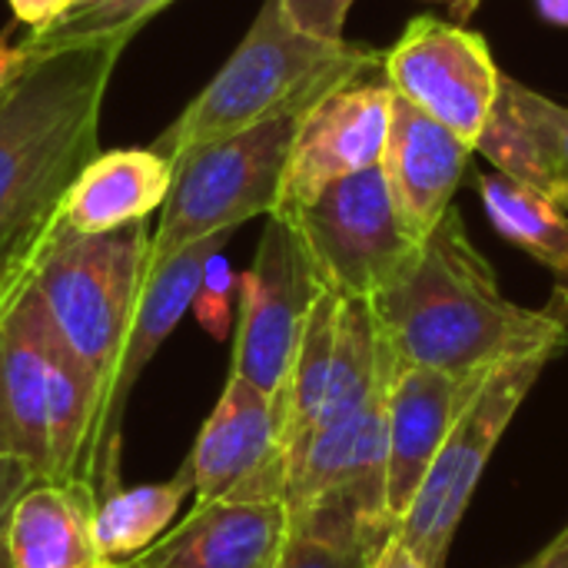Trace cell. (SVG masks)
Segmentation results:
<instances>
[{
	"instance_id": "cell-1",
	"label": "cell",
	"mask_w": 568,
	"mask_h": 568,
	"mask_svg": "<svg viewBox=\"0 0 568 568\" xmlns=\"http://www.w3.org/2000/svg\"><path fill=\"white\" fill-rule=\"evenodd\" d=\"M369 306L396 366L483 376L523 356H559L568 346V290L556 286L542 310L506 300L453 206Z\"/></svg>"
},
{
	"instance_id": "cell-2",
	"label": "cell",
	"mask_w": 568,
	"mask_h": 568,
	"mask_svg": "<svg viewBox=\"0 0 568 568\" xmlns=\"http://www.w3.org/2000/svg\"><path fill=\"white\" fill-rule=\"evenodd\" d=\"M123 47L37 57L0 93V263L40 253L77 173L100 153V116Z\"/></svg>"
},
{
	"instance_id": "cell-3",
	"label": "cell",
	"mask_w": 568,
	"mask_h": 568,
	"mask_svg": "<svg viewBox=\"0 0 568 568\" xmlns=\"http://www.w3.org/2000/svg\"><path fill=\"white\" fill-rule=\"evenodd\" d=\"M383 70V53L366 43L320 40L303 33L280 7L263 0L223 70L150 143L176 163L196 146L233 136L276 116H300L349 80Z\"/></svg>"
},
{
	"instance_id": "cell-4",
	"label": "cell",
	"mask_w": 568,
	"mask_h": 568,
	"mask_svg": "<svg viewBox=\"0 0 568 568\" xmlns=\"http://www.w3.org/2000/svg\"><path fill=\"white\" fill-rule=\"evenodd\" d=\"M146 260V220L110 233H73L60 220L33 273V286L43 300L50 326L93 376L100 403L110 389L123 339L133 323Z\"/></svg>"
},
{
	"instance_id": "cell-5",
	"label": "cell",
	"mask_w": 568,
	"mask_h": 568,
	"mask_svg": "<svg viewBox=\"0 0 568 568\" xmlns=\"http://www.w3.org/2000/svg\"><path fill=\"white\" fill-rule=\"evenodd\" d=\"M300 116L256 123L176 160L160 226L150 233V260H170L203 236L233 233L246 220L270 216L280 206Z\"/></svg>"
},
{
	"instance_id": "cell-6",
	"label": "cell",
	"mask_w": 568,
	"mask_h": 568,
	"mask_svg": "<svg viewBox=\"0 0 568 568\" xmlns=\"http://www.w3.org/2000/svg\"><path fill=\"white\" fill-rule=\"evenodd\" d=\"M552 359V353H536L489 369V376L459 413L419 493L393 529L399 542L426 568H446L453 536L473 503L493 449L499 446L513 416Z\"/></svg>"
},
{
	"instance_id": "cell-7",
	"label": "cell",
	"mask_w": 568,
	"mask_h": 568,
	"mask_svg": "<svg viewBox=\"0 0 568 568\" xmlns=\"http://www.w3.org/2000/svg\"><path fill=\"white\" fill-rule=\"evenodd\" d=\"M276 213L296 230L320 286L339 300H373L419 250L399 223L379 166L343 176L313 200Z\"/></svg>"
},
{
	"instance_id": "cell-8",
	"label": "cell",
	"mask_w": 568,
	"mask_h": 568,
	"mask_svg": "<svg viewBox=\"0 0 568 568\" xmlns=\"http://www.w3.org/2000/svg\"><path fill=\"white\" fill-rule=\"evenodd\" d=\"M323 293L296 230L270 213L253 266L240 276V329L233 346V376L253 383L280 403L306 316Z\"/></svg>"
},
{
	"instance_id": "cell-9",
	"label": "cell",
	"mask_w": 568,
	"mask_h": 568,
	"mask_svg": "<svg viewBox=\"0 0 568 568\" xmlns=\"http://www.w3.org/2000/svg\"><path fill=\"white\" fill-rule=\"evenodd\" d=\"M383 80L396 97L409 100L476 150L503 70L483 33L423 13L413 17L383 53Z\"/></svg>"
},
{
	"instance_id": "cell-10",
	"label": "cell",
	"mask_w": 568,
	"mask_h": 568,
	"mask_svg": "<svg viewBox=\"0 0 568 568\" xmlns=\"http://www.w3.org/2000/svg\"><path fill=\"white\" fill-rule=\"evenodd\" d=\"M233 233H213L186 250H180L170 260H146V276L140 286V300L133 310L130 333L123 339L110 389L100 403L93 436H90V456H87V483L93 486L97 499L106 496L123 483L120 476V456H123V419L130 396L160 353V346L170 339V333L180 326L186 310H193V300L200 293L206 263L223 253L226 240Z\"/></svg>"
},
{
	"instance_id": "cell-11",
	"label": "cell",
	"mask_w": 568,
	"mask_h": 568,
	"mask_svg": "<svg viewBox=\"0 0 568 568\" xmlns=\"http://www.w3.org/2000/svg\"><path fill=\"white\" fill-rule=\"evenodd\" d=\"M196 506L223 499H283L286 453L280 403L230 373L186 459Z\"/></svg>"
},
{
	"instance_id": "cell-12",
	"label": "cell",
	"mask_w": 568,
	"mask_h": 568,
	"mask_svg": "<svg viewBox=\"0 0 568 568\" xmlns=\"http://www.w3.org/2000/svg\"><path fill=\"white\" fill-rule=\"evenodd\" d=\"M393 87L369 73L316 100L300 116L276 210H293L329 183L379 166L393 120Z\"/></svg>"
},
{
	"instance_id": "cell-13",
	"label": "cell",
	"mask_w": 568,
	"mask_h": 568,
	"mask_svg": "<svg viewBox=\"0 0 568 568\" xmlns=\"http://www.w3.org/2000/svg\"><path fill=\"white\" fill-rule=\"evenodd\" d=\"M483 376L396 366L386 393V516L396 526Z\"/></svg>"
},
{
	"instance_id": "cell-14",
	"label": "cell",
	"mask_w": 568,
	"mask_h": 568,
	"mask_svg": "<svg viewBox=\"0 0 568 568\" xmlns=\"http://www.w3.org/2000/svg\"><path fill=\"white\" fill-rule=\"evenodd\" d=\"M473 146L449 126L393 97V120L379 160L386 190L406 233L423 243L453 206V193L473 160Z\"/></svg>"
},
{
	"instance_id": "cell-15",
	"label": "cell",
	"mask_w": 568,
	"mask_h": 568,
	"mask_svg": "<svg viewBox=\"0 0 568 568\" xmlns=\"http://www.w3.org/2000/svg\"><path fill=\"white\" fill-rule=\"evenodd\" d=\"M47 363L50 316L30 280L0 306V453L27 463L40 479H50Z\"/></svg>"
},
{
	"instance_id": "cell-16",
	"label": "cell",
	"mask_w": 568,
	"mask_h": 568,
	"mask_svg": "<svg viewBox=\"0 0 568 568\" xmlns=\"http://www.w3.org/2000/svg\"><path fill=\"white\" fill-rule=\"evenodd\" d=\"M286 536L283 499L206 503L126 568H273Z\"/></svg>"
},
{
	"instance_id": "cell-17",
	"label": "cell",
	"mask_w": 568,
	"mask_h": 568,
	"mask_svg": "<svg viewBox=\"0 0 568 568\" xmlns=\"http://www.w3.org/2000/svg\"><path fill=\"white\" fill-rule=\"evenodd\" d=\"M476 150L568 213V106L503 73Z\"/></svg>"
},
{
	"instance_id": "cell-18",
	"label": "cell",
	"mask_w": 568,
	"mask_h": 568,
	"mask_svg": "<svg viewBox=\"0 0 568 568\" xmlns=\"http://www.w3.org/2000/svg\"><path fill=\"white\" fill-rule=\"evenodd\" d=\"M93 486L37 479L0 532V568H106L93 542Z\"/></svg>"
},
{
	"instance_id": "cell-19",
	"label": "cell",
	"mask_w": 568,
	"mask_h": 568,
	"mask_svg": "<svg viewBox=\"0 0 568 568\" xmlns=\"http://www.w3.org/2000/svg\"><path fill=\"white\" fill-rule=\"evenodd\" d=\"M173 186V163L150 146L97 153L63 196V226L73 233H110L150 220Z\"/></svg>"
},
{
	"instance_id": "cell-20",
	"label": "cell",
	"mask_w": 568,
	"mask_h": 568,
	"mask_svg": "<svg viewBox=\"0 0 568 568\" xmlns=\"http://www.w3.org/2000/svg\"><path fill=\"white\" fill-rule=\"evenodd\" d=\"M193 493L190 469H183L160 483L116 486L97 499L93 513V542L100 562L106 568H126L143 552H150L180 516L186 496Z\"/></svg>"
},
{
	"instance_id": "cell-21",
	"label": "cell",
	"mask_w": 568,
	"mask_h": 568,
	"mask_svg": "<svg viewBox=\"0 0 568 568\" xmlns=\"http://www.w3.org/2000/svg\"><path fill=\"white\" fill-rule=\"evenodd\" d=\"M97 403L100 396H97L93 376L50 326V363H47L50 479L87 483V456H90V436L97 423Z\"/></svg>"
},
{
	"instance_id": "cell-22",
	"label": "cell",
	"mask_w": 568,
	"mask_h": 568,
	"mask_svg": "<svg viewBox=\"0 0 568 568\" xmlns=\"http://www.w3.org/2000/svg\"><path fill=\"white\" fill-rule=\"evenodd\" d=\"M479 196L499 236L542 263L556 276V286L568 290L566 210L499 170L479 176Z\"/></svg>"
},
{
	"instance_id": "cell-23",
	"label": "cell",
	"mask_w": 568,
	"mask_h": 568,
	"mask_svg": "<svg viewBox=\"0 0 568 568\" xmlns=\"http://www.w3.org/2000/svg\"><path fill=\"white\" fill-rule=\"evenodd\" d=\"M393 529L363 523L346 506H313L290 516V536L273 568H369Z\"/></svg>"
},
{
	"instance_id": "cell-24",
	"label": "cell",
	"mask_w": 568,
	"mask_h": 568,
	"mask_svg": "<svg viewBox=\"0 0 568 568\" xmlns=\"http://www.w3.org/2000/svg\"><path fill=\"white\" fill-rule=\"evenodd\" d=\"M173 0H77L57 20L30 30L20 43L30 60L73 47H126L133 33Z\"/></svg>"
},
{
	"instance_id": "cell-25",
	"label": "cell",
	"mask_w": 568,
	"mask_h": 568,
	"mask_svg": "<svg viewBox=\"0 0 568 568\" xmlns=\"http://www.w3.org/2000/svg\"><path fill=\"white\" fill-rule=\"evenodd\" d=\"M356 0H280L283 13L310 37L346 40V17Z\"/></svg>"
},
{
	"instance_id": "cell-26",
	"label": "cell",
	"mask_w": 568,
	"mask_h": 568,
	"mask_svg": "<svg viewBox=\"0 0 568 568\" xmlns=\"http://www.w3.org/2000/svg\"><path fill=\"white\" fill-rule=\"evenodd\" d=\"M236 280L230 276L223 256H213L206 263V273H203V283H200V293L193 300V310L200 313V323L213 333V336H226V326H230V286Z\"/></svg>"
},
{
	"instance_id": "cell-27",
	"label": "cell",
	"mask_w": 568,
	"mask_h": 568,
	"mask_svg": "<svg viewBox=\"0 0 568 568\" xmlns=\"http://www.w3.org/2000/svg\"><path fill=\"white\" fill-rule=\"evenodd\" d=\"M37 479H40V476H37L27 463H20L17 456L0 453V532H3V526H7V519H10V513H13V506H17V499H20Z\"/></svg>"
},
{
	"instance_id": "cell-28",
	"label": "cell",
	"mask_w": 568,
	"mask_h": 568,
	"mask_svg": "<svg viewBox=\"0 0 568 568\" xmlns=\"http://www.w3.org/2000/svg\"><path fill=\"white\" fill-rule=\"evenodd\" d=\"M7 3H10L13 17H17L23 27L40 30V27H47L50 20H57L63 10H70L77 0H7Z\"/></svg>"
},
{
	"instance_id": "cell-29",
	"label": "cell",
	"mask_w": 568,
	"mask_h": 568,
	"mask_svg": "<svg viewBox=\"0 0 568 568\" xmlns=\"http://www.w3.org/2000/svg\"><path fill=\"white\" fill-rule=\"evenodd\" d=\"M50 246V243H47ZM43 246V250H47ZM43 250L40 253H30V256H20V260H7V263H0V306L20 290V286H27L30 280H33V273H37V263H40V256H43Z\"/></svg>"
},
{
	"instance_id": "cell-30",
	"label": "cell",
	"mask_w": 568,
	"mask_h": 568,
	"mask_svg": "<svg viewBox=\"0 0 568 568\" xmlns=\"http://www.w3.org/2000/svg\"><path fill=\"white\" fill-rule=\"evenodd\" d=\"M30 63L23 43H10L7 33H0V93L23 73V67Z\"/></svg>"
},
{
	"instance_id": "cell-31",
	"label": "cell",
	"mask_w": 568,
	"mask_h": 568,
	"mask_svg": "<svg viewBox=\"0 0 568 568\" xmlns=\"http://www.w3.org/2000/svg\"><path fill=\"white\" fill-rule=\"evenodd\" d=\"M369 568H426L403 542H399V536L393 532L383 546H379V552L373 556V562Z\"/></svg>"
},
{
	"instance_id": "cell-32",
	"label": "cell",
	"mask_w": 568,
	"mask_h": 568,
	"mask_svg": "<svg viewBox=\"0 0 568 568\" xmlns=\"http://www.w3.org/2000/svg\"><path fill=\"white\" fill-rule=\"evenodd\" d=\"M523 568H568V529L559 532L529 566Z\"/></svg>"
},
{
	"instance_id": "cell-33",
	"label": "cell",
	"mask_w": 568,
	"mask_h": 568,
	"mask_svg": "<svg viewBox=\"0 0 568 568\" xmlns=\"http://www.w3.org/2000/svg\"><path fill=\"white\" fill-rule=\"evenodd\" d=\"M542 20L556 23V27H568V0H536Z\"/></svg>"
},
{
	"instance_id": "cell-34",
	"label": "cell",
	"mask_w": 568,
	"mask_h": 568,
	"mask_svg": "<svg viewBox=\"0 0 568 568\" xmlns=\"http://www.w3.org/2000/svg\"><path fill=\"white\" fill-rule=\"evenodd\" d=\"M449 7H453V17L456 20H466V17H473V10L479 7V0H446Z\"/></svg>"
}]
</instances>
